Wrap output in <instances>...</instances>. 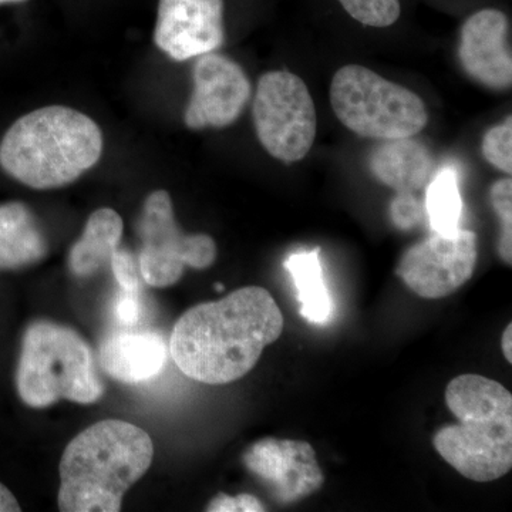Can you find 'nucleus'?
I'll use <instances>...</instances> for the list:
<instances>
[{"label": "nucleus", "instance_id": "5", "mask_svg": "<svg viewBox=\"0 0 512 512\" xmlns=\"http://www.w3.org/2000/svg\"><path fill=\"white\" fill-rule=\"evenodd\" d=\"M16 389L22 402L45 409L59 400L92 404L104 394L92 349L69 326L35 320L25 330Z\"/></svg>", "mask_w": 512, "mask_h": 512}, {"label": "nucleus", "instance_id": "7", "mask_svg": "<svg viewBox=\"0 0 512 512\" xmlns=\"http://www.w3.org/2000/svg\"><path fill=\"white\" fill-rule=\"evenodd\" d=\"M256 136L276 160L296 163L315 143L316 110L311 92L291 72H269L259 79L254 100Z\"/></svg>", "mask_w": 512, "mask_h": 512}, {"label": "nucleus", "instance_id": "28", "mask_svg": "<svg viewBox=\"0 0 512 512\" xmlns=\"http://www.w3.org/2000/svg\"><path fill=\"white\" fill-rule=\"evenodd\" d=\"M26 0H0V5H8V3H22Z\"/></svg>", "mask_w": 512, "mask_h": 512}, {"label": "nucleus", "instance_id": "16", "mask_svg": "<svg viewBox=\"0 0 512 512\" xmlns=\"http://www.w3.org/2000/svg\"><path fill=\"white\" fill-rule=\"evenodd\" d=\"M123 228V220L111 208L94 211L87 220L82 238L70 251V271L79 278H87L110 264L123 237Z\"/></svg>", "mask_w": 512, "mask_h": 512}, {"label": "nucleus", "instance_id": "12", "mask_svg": "<svg viewBox=\"0 0 512 512\" xmlns=\"http://www.w3.org/2000/svg\"><path fill=\"white\" fill-rule=\"evenodd\" d=\"M508 19L501 10L474 13L461 28L458 57L464 72L488 89L507 90L512 84Z\"/></svg>", "mask_w": 512, "mask_h": 512}, {"label": "nucleus", "instance_id": "24", "mask_svg": "<svg viewBox=\"0 0 512 512\" xmlns=\"http://www.w3.org/2000/svg\"><path fill=\"white\" fill-rule=\"evenodd\" d=\"M114 313H116V318L121 325H137L141 318L140 291H124V289H120L116 306H114Z\"/></svg>", "mask_w": 512, "mask_h": 512}, {"label": "nucleus", "instance_id": "27", "mask_svg": "<svg viewBox=\"0 0 512 512\" xmlns=\"http://www.w3.org/2000/svg\"><path fill=\"white\" fill-rule=\"evenodd\" d=\"M512 326L508 325L503 335V353L508 363H512Z\"/></svg>", "mask_w": 512, "mask_h": 512}, {"label": "nucleus", "instance_id": "17", "mask_svg": "<svg viewBox=\"0 0 512 512\" xmlns=\"http://www.w3.org/2000/svg\"><path fill=\"white\" fill-rule=\"evenodd\" d=\"M320 249L298 252L285 261V269L291 274L301 302V315L308 322L323 325L333 315V302L323 278Z\"/></svg>", "mask_w": 512, "mask_h": 512}, {"label": "nucleus", "instance_id": "10", "mask_svg": "<svg viewBox=\"0 0 512 512\" xmlns=\"http://www.w3.org/2000/svg\"><path fill=\"white\" fill-rule=\"evenodd\" d=\"M192 82L194 90L184 114L185 124L192 130L231 126L241 116L252 93L244 69L214 52L198 56Z\"/></svg>", "mask_w": 512, "mask_h": 512}, {"label": "nucleus", "instance_id": "3", "mask_svg": "<svg viewBox=\"0 0 512 512\" xmlns=\"http://www.w3.org/2000/svg\"><path fill=\"white\" fill-rule=\"evenodd\" d=\"M103 133L86 114L47 106L20 117L0 141V167L35 190L74 183L99 163Z\"/></svg>", "mask_w": 512, "mask_h": 512}, {"label": "nucleus", "instance_id": "18", "mask_svg": "<svg viewBox=\"0 0 512 512\" xmlns=\"http://www.w3.org/2000/svg\"><path fill=\"white\" fill-rule=\"evenodd\" d=\"M463 207L457 170L444 167L439 174L434 175L427 187L424 212L429 218L431 229L436 234H456L461 229Z\"/></svg>", "mask_w": 512, "mask_h": 512}, {"label": "nucleus", "instance_id": "13", "mask_svg": "<svg viewBox=\"0 0 512 512\" xmlns=\"http://www.w3.org/2000/svg\"><path fill=\"white\" fill-rule=\"evenodd\" d=\"M167 359V342L157 332L113 333L100 346L101 369L126 384L154 379L163 372Z\"/></svg>", "mask_w": 512, "mask_h": 512}, {"label": "nucleus", "instance_id": "26", "mask_svg": "<svg viewBox=\"0 0 512 512\" xmlns=\"http://www.w3.org/2000/svg\"><path fill=\"white\" fill-rule=\"evenodd\" d=\"M22 510L15 495L0 483V512H19Z\"/></svg>", "mask_w": 512, "mask_h": 512}, {"label": "nucleus", "instance_id": "11", "mask_svg": "<svg viewBox=\"0 0 512 512\" xmlns=\"http://www.w3.org/2000/svg\"><path fill=\"white\" fill-rule=\"evenodd\" d=\"M224 0H160L154 42L184 62L224 45Z\"/></svg>", "mask_w": 512, "mask_h": 512}, {"label": "nucleus", "instance_id": "8", "mask_svg": "<svg viewBox=\"0 0 512 512\" xmlns=\"http://www.w3.org/2000/svg\"><path fill=\"white\" fill-rule=\"evenodd\" d=\"M137 231L141 239L140 275L154 288L177 284L187 266L207 269L217 258V245L210 235H187L178 228L167 191L148 195Z\"/></svg>", "mask_w": 512, "mask_h": 512}, {"label": "nucleus", "instance_id": "29", "mask_svg": "<svg viewBox=\"0 0 512 512\" xmlns=\"http://www.w3.org/2000/svg\"><path fill=\"white\" fill-rule=\"evenodd\" d=\"M215 288H217L218 291H224V285L217 284V285H215Z\"/></svg>", "mask_w": 512, "mask_h": 512}, {"label": "nucleus", "instance_id": "6", "mask_svg": "<svg viewBox=\"0 0 512 512\" xmlns=\"http://www.w3.org/2000/svg\"><path fill=\"white\" fill-rule=\"evenodd\" d=\"M330 104L343 126L357 136L375 140L417 136L429 121L419 94L359 64H349L335 73Z\"/></svg>", "mask_w": 512, "mask_h": 512}, {"label": "nucleus", "instance_id": "19", "mask_svg": "<svg viewBox=\"0 0 512 512\" xmlns=\"http://www.w3.org/2000/svg\"><path fill=\"white\" fill-rule=\"evenodd\" d=\"M357 22L372 28H389L402 15L400 0H339Z\"/></svg>", "mask_w": 512, "mask_h": 512}, {"label": "nucleus", "instance_id": "25", "mask_svg": "<svg viewBox=\"0 0 512 512\" xmlns=\"http://www.w3.org/2000/svg\"><path fill=\"white\" fill-rule=\"evenodd\" d=\"M208 511H264L265 508L256 500L255 497L248 494L238 495L232 498L228 495L221 494L207 508Z\"/></svg>", "mask_w": 512, "mask_h": 512}, {"label": "nucleus", "instance_id": "1", "mask_svg": "<svg viewBox=\"0 0 512 512\" xmlns=\"http://www.w3.org/2000/svg\"><path fill=\"white\" fill-rule=\"evenodd\" d=\"M282 330L284 316L271 293L248 286L185 312L175 323L170 352L195 382L227 384L248 375Z\"/></svg>", "mask_w": 512, "mask_h": 512}, {"label": "nucleus", "instance_id": "9", "mask_svg": "<svg viewBox=\"0 0 512 512\" xmlns=\"http://www.w3.org/2000/svg\"><path fill=\"white\" fill-rule=\"evenodd\" d=\"M477 262L476 234L458 229L453 235L434 232L407 249L396 274L421 298L441 299L470 281Z\"/></svg>", "mask_w": 512, "mask_h": 512}, {"label": "nucleus", "instance_id": "21", "mask_svg": "<svg viewBox=\"0 0 512 512\" xmlns=\"http://www.w3.org/2000/svg\"><path fill=\"white\" fill-rule=\"evenodd\" d=\"M483 154L488 161L505 174L512 173V119L490 128L483 138Z\"/></svg>", "mask_w": 512, "mask_h": 512}, {"label": "nucleus", "instance_id": "4", "mask_svg": "<svg viewBox=\"0 0 512 512\" xmlns=\"http://www.w3.org/2000/svg\"><path fill=\"white\" fill-rule=\"evenodd\" d=\"M446 403L457 423L437 431V453L468 480L504 477L512 467L511 393L488 377L461 375L448 383Z\"/></svg>", "mask_w": 512, "mask_h": 512}, {"label": "nucleus", "instance_id": "14", "mask_svg": "<svg viewBox=\"0 0 512 512\" xmlns=\"http://www.w3.org/2000/svg\"><path fill=\"white\" fill-rule=\"evenodd\" d=\"M369 167L377 180L396 192L419 191L430 181L433 158L413 137L386 140L370 154Z\"/></svg>", "mask_w": 512, "mask_h": 512}, {"label": "nucleus", "instance_id": "23", "mask_svg": "<svg viewBox=\"0 0 512 512\" xmlns=\"http://www.w3.org/2000/svg\"><path fill=\"white\" fill-rule=\"evenodd\" d=\"M110 265L120 289L140 291V275H138L136 259L130 251L117 248L111 256Z\"/></svg>", "mask_w": 512, "mask_h": 512}, {"label": "nucleus", "instance_id": "22", "mask_svg": "<svg viewBox=\"0 0 512 512\" xmlns=\"http://www.w3.org/2000/svg\"><path fill=\"white\" fill-rule=\"evenodd\" d=\"M424 214H426L424 207L414 197L413 192H397L396 198L390 205V217H392L393 224L404 231L419 225Z\"/></svg>", "mask_w": 512, "mask_h": 512}, {"label": "nucleus", "instance_id": "15", "mask_svg": "<svg viewBox=\"0 0 512 512\" xmlns=\"http://www.w3.org/2000/svg\"><path fill=\"white\" fill-rule=\"evenodd\" d=\"M47 241L35 214L23 202L0 205V271H15L42 261Z\"/></svg>", "mask_w": 512, "mask_h": 512}, {"label": "nucleus", "instance_id": "20", "mask_svg": "<svg viewBox=\"0 0 512 512\" xmlns=\"http://www.w3.org/2000/svg\"><path fill=\"white\" fill-rule=\"evenodd\" d=\"M491 204L501 222L500 238H498V254L505 264H512V181L501 178L491 187Z\"/></svg>", "mask_w": 512, "mask_h": 512}, {"label": "nucleus", "instance_id": "2", "mask_svg": "<svg viewBox=\"0 0 512 512\" xmlns=\"http://www.w3.org/2000/svg\"><path fill=\"white\" fill-rule=\"evenodd\" d=\"M153 457V440L141 427L123 420L87 427L60 460L59 510L120 511L124 495L147 473Z\"/></svg>", "mask_w": 512, "mask_h": 512}]
</instances>
